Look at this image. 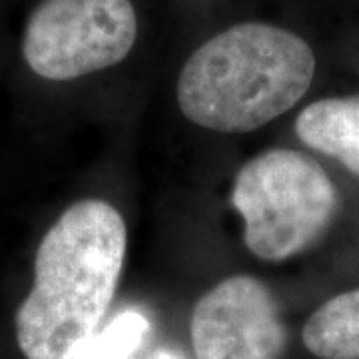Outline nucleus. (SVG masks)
<instances>
[{
	"label": "nucleus",
	"instance_id": "6",
	"mask_svg": "<svg viewBox=\"0 0 359 359\" xmlns=\"http://www.w3.org/2000/svg\"><path fill=\"white\" fill-rule=\"evenodd\" d=\"M295 134L306 146L339 160L359 176V96L309 104L295 118Z\"/></svg>",
	"mask_w": 359,
	"mask_h": 359
},
{
	"label": "nucleus",
	"instance_id": "1",
	"mask_svg": "<svg viewBox=\"0 0 359 359\" xmlns=\"http://www.w3.org/2000/svg\"><path fill=\"white\" fill-rule=\"evenodd\" d=\"M126 245L124 218L102 200H80L52 224L14 320L26 359H84L114 299Z\"/></svg>",
	"mask_w": 359,
	"mask_h": 359
},
{
	"label": "nucleus",
	"instance_id": "4",
	"mask_svg": "<svg viewBox=\"0 0 359 359\" xmlns=\"http://www.w3.org/2000/svg\"><path fill=\"white\" fill-rule=\"evenodd\" d=\"M138 36L130 0H42L28 16L22 56L46 80H74L122 62Z\"/></svg>",
	"mask_w": 359,
	"mask_h": 359
},
{
	"label": "nucleus",
	"instance_id": "3",
	"mask_svg": "<svg viewBox=\"0 0 359 359\" xmlns=\"http://www.w3.org/2000/svg\"><path fill=\"white\" fill-rule=\"evenodd\" d=\"M231 204L244 218L248 250L259 259L283 262L327 231L339 210V194L313 158L276 148L240 168Z\"/></svg>",
	"mask_w": 359,
	"mask_h": 359
},
{
	"label": "nucleus",
	"instance_id": "7",
	"mask_svg": "<svg viewBox=\"0 0 359 359\" xmlns=\"http://www.w3.org/2000/svg\"><path fill=\"white\" fill-rule=\"evenodd\" d=\"M304 344L320 359H359V290L316 309L304 325Z\"/></svg>",
	"mask_w": 359,
	"mask_h": 359
},
{
	"label": "nucleus",
	"instance_id": "2",
	"mask_svg": "<svg viewBox=\"0 0 359 359\" xmlns=\"http://www.w3.org/2000/svg\"><path fill=\"white\" fill-rule=\"evenodd\" d=\"M313 74L316 54L302 36L282 26L244 22L194 50L180 72L176 98L194 124L244 134L292 110Z\"/></svg>",
	"mask_w": 359,
	"mask_h": 359
},
{
	"label": "nucleus",
	"instance_id": "9",
	"mask_svg": "<svg viewBox=\"0 0 359 359\" xmlns=\"http://www.w3.org/2000/svg\"><path fill=\"white\" fill-rule=\"evenodd\" d=\"M154 359H178L176 355H172V353H168V351H162V353H158Z\"/></svg>",
	"mask_w": 359,
	"mask_h": 359
},
{
	"label": "nucleus",
	"instance_id": "8",
	"mask_svg": "<svg viewBox=\"0 0 359 359\" xmlns=\"http://www.w3.org/2000/svg\"><path fill=\"white\" fill-rule=\"evenodd\" d=\"M148 330V320L142 313H120L98 332L84 359H130L142 346Z\"/></svg>",
	"mask_w": 359,
	"mask_h": 359
},
{
	"label": "nucleus",
	"instance_id": "5",
	"mask_svg": "<svg viewBox=\"0 0 359 359\" xmlns=\"http://www.w3.org/2000/svg\"><path fill=\"white\" fill-rule=\"evenodd\" d=\"M196 359H283L285 327L278 299L252 276H231L194 306Z\"/></svg>",
	"mask_w": 359,
	"mask_h": 359
}]
</instances>
